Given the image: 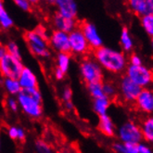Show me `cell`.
<instances>
[{
    "instance_id": "bcb514c9",
    "label": "cell",
    "mask_w": 153,
    "mask_h": 153,
    "mask_svg": "<svg viewBox=\"0 0 153 153\" xmlns=\"http://www.w3.org/2000/svg\"><path fill=\"white\" fill-rule=\"evenodd\" d=\"M0 45H2V43H1V37H0Z\"/></svg>"
},
{
    "instance_id": "7c38bea8",
    "label": "cell",
    "mask_w": 153,
    "mask_h": 153,
    "mask_svg": "<svg viewBox=\"0 0 153 153\" xmlns=\"http://www.w3.org/2000/svg\"><path fill=\"white\" fill-rule=\"evenodd\" d=\"M134 103L142 113L153 114V90L149 87L142 88Z\"/></svg>"
},
{
    "instance_id": "4316f807",
    "label": "cell",
    "mask_w": 153,
    "mask_h": 153,
    "mask_svg": "<svg viewBox=\"0 0 153 153\" xmlns=\"http://www.w3.org/2000/svg\"><path fill=\"white\" fill-rule=\"evenodd\" d=\"M5 47L7 48V54L22 59V52H21L20 47L15 41H8L7 43V45H5Z\"/></svg>"
},
{
    "instance_id": "d6a6232c",
    "label": "cell",
    "mask_w": 153,
    "mask_h": 153,
    "mask_svg": "<svg viewBox=\"0 0 153 153\" xmlns=\"http://www.w3.org/2000/svg\"><path fill=\"white\" fill-rule=\"evenodd\" d=\"M73 96H74L73 90H71L70 87H65L61 93V100H63V102L71 100H73Z\"/></svg>"
},
{
    "instance_id": "836d02e7",
    "label": "cell",
    "mask_w": 153,
    "mask_h": 153,
    "mask_svg": "<svg viewBox=\"0 0 153 153\" xmlns=\"http://www.w3.org/2000/svg\"><path fill=\"white\" fill-rule=\"evenodd\" d=\"M112 150L116 153H126L125 144L123 142H116L112 145Z\"/></svg>"
},
{
    "instance_id": "277c9868",
    "label": "cell",
    "mask_w": 153,
    "mask_h": 153,
    "mask_svg": "<svg viewBox=\"0 0 153 153\" xmlns=\"http://www.w3.org/2000/svg\"><path fill=\"white\" fill-rule=\"evenodd\" d=\"M79 71L81 78L86 85L103 81V69L95 59L86 58L83 59V61L80 63Z\"/></svg>"
},
{
    "instance_id": "8d00e7d4",
    "label": "cell",
    "mask_w": 153,
    "mask_h": 153,
    "mask_svg": "<svg viewBox=\"0 0 153 153\" xmlns=\"http://www.w3.org/2000/svg\"><path fill=\"white\" fill-rule=\"evenodd\" d=\"M65 75H66V73H64L63 71H61L60 69L57 68L54 70V77L57 81H61L65 78Z\"/></svg>"
},
{
    "instance_id": "b9f144b4",
    "label": "cell",
    "mask_w": 153,
    "mask_h": 153,
    "mask_svg": "<svg viewBox=\"0 0 153 153\" xmlns=\"http://www.w3.org/2000/svg\"><path fill=\"white\" fill-rule=\"evenodd\" d=\"M57 2V0H49V3H51V4H55Z\"/></svg>"
},
{
    "instance_id": "f6af8a7d",
    "label": "cell",
    "mask_w": 153,
    "mask_h": 153,
    "mask_svg": "<svg viewBox=\"0 0 153 153\" xmlns=\"http://www.w3.org/2000/svg\"><path fill=\"white\" fill-rule=\"evenodd\" d=\"M43 1H46V2H49V0H43Z\"/></svg>"
},
{
    "instance_id": "7402d4cb",
    "label": "cell",
    "mask_w": 153,
    "mask_h": 153,
    "mask_svg": "<svg viewBox=\"0 0 153 153\" xmlns=\"http://www.w3.org/2000/svg\"><path fill=\"white\" fill-rule=\"evenodd\" d=\"M120 44L123 51L129 52L134 48V39L127 28H123L120 35Z\"/></svg>"
},
{
    "instance_id": "d6986e66",
    "label": "cell",
    "mask_w": 153,
    "mask_h": 153,
    "mask_svg": "<svg viewBox=\"0 0 153 153\" xmlns=\"http://www.w3.org/2000/svg\"><path fill=\"white\" fill-rule=\"evenodd\" d=\"M143 139L147 143L153 144V115L147 117L140 125Z\"/></svg>"
},
{
    "instance_id": "60d3db41",
    "label": "cell",
    "mask_w": 153,
    "mask_h": 153,
    "mask_svg": "<svg viewBox=\"0 0 153 153\" xmlns=\"http://www.w3.org/2000/svg\"><path fill=\"white\" fill-rule=\"evenodd\" d=\"M147 2H148L149 6L152 8L153 7V0H147Z\"/></svg>"
},
{
    "instance_id": "ee69618b",
    "label": "cell",
    "mask_w": 153,
    "mask_h": 153,
    "mask_svg": "<svg viewBox=\"0 0 153 153\" xmlns=\"http://www.w3.org/2000/svg\"><path fill=\"white\" fill-rule=\"evenodd\" d=\"M0 150H1V137H0Z\"/></svg>"
},
{
    "instance_id": "ffe728a7",
    "label": "cell",
    "mask_w": 153,
    "mask_h": 153,
    "mask_svg": "<svg viewBox=\"0 0 153 153\" xmlns=\"http://www.w3.org/2000/svg\"><path fill=\"white\" fill-rule=\"evenodd\" d=\"M111 107V98H109L106 96L94 98L93 100V110L98 115H103L106 114L109 111Z\"/></svg>"
},
{
    "instance_id": "5bb4252c",
    "label": "cell",
    "mask_w": 153,
    "mask_h": 153,
    "mask_svg": "<svg viewBox=\"0 0 153 153\" xmlns=\"http://www.w3.org/2000/svg\"><path fill=\"white\" fill-rule=\"evenodd\" d=\"M57 7V12L68 18L76 19L78 15V5L76 0H57L54 4Z\"/></svg>"
},
{
    "instance_id": "44dd1931",
    "label": "cell",
    "mask_w": 153,
    "mask_h": 153,
    "mask_svg": "<svg viewBox=\"0 0 153 153\" xmlns=\"http://www.w3.org/2000/svg\"><path fill=\"white\" fill-rule=\"evenodd\" d=\"M3 87L5 91L10 96L16 97L22 91V86L17 78L5 77L3 80Z\"/></svg>"
},
{
    "instance_id": "1f68e13d",
    "label": "cell",
    "mask_w": 153,
    "mask_h": 153,
    "mask_svg": "<svg viewBox=\"0 0 153 153\" xmlns=\"http://www.w3.org/2000/svg\"><path fill=\"white\" fill-rule=\"evenodd\" d=\"M35 32H36L40 36H42L43 38L48 40V37H49V34L50 33L48 32V30L45 27L44 25H38L37 27H35V28L33 29Z\"/></svg>"
},
{
    "instance_id": "484cf974",
    "label": "cell",
    "mask_w": 153,
    "mask_h": 153,
    "mask_svg": "<svg viewBox=\"0 0 153 153\" xmlns=\"http://www.w3.org/2000/svg\"><path fill=\"white\" fill-rule=\"evenodd\" d=\"M87 91L89 95L94 98H97L105 96L103 91V83L102 82H95V83H90L86 85Z\"/></svg>"
},
{
    "instance_id": "8fae6325",
    "label": "cell",
    "mask_w": 153,
    "mask_h": 153,
    "mask_svg": "<svg viewBox=\"0 0 153 153\" xmlns=\"http://www.w3.org/2000/svg\"><path fill=\"white\" fill-rule=\"evenodd\" d=\"M79 28L82 30L91 49L94 50L103 46V39L101 38L97 26L94 23L85 21L80 24Z\"/></svg>"
},
{
    "instance_id": "cb8c5ba5",
    "label": "cell",
    "mask_w": 153,
    "mask_h": 153,
    "mask_svg": "<svg viewBox=\"0 0 153 153\" xmlns=\"http://www.w3.org/2000/svg\"><path fill=\"white\" fill-rule=\"evenodd\" d=\"M7 133L8 137L14 141L23 142L26 138V133L24 129L20 126H16V125H11L8 127Z\"/></svg>"
},
{
    "instance_id": "7dc6e473",
    "label": "cell",
    "mask_w": 153,
    "mask_h": 153,
    "mask_svg": "<svg viewBox=\"0 0 153 153\" xmlns=\"http://www.w3.org/2000/svg\"><path fill=\"white\" fill-rule=\"evenodd\" d=\"M152 12H153V7H152Z\"/></svg>"
},
{
    "instance_id": "603a6c76",
    "label": "cell",
    "mask_w": 153,
    "mask_h": 153,
    "mask_svg": "<svg viewBox=\"0 0 153 153\" xmlns=\"http://www.w3.org/2000/svg\"><path fill=\"white\" fill-rule=\"evenodd\" d=\"M71 53H58L56 59V65L57 68L63 71L64 73H68V71L71 67Z\"/></svg>"
},
{
    "instance_id": "7bdbcfd3",
    "label": "cell",
    "mask_w": 153,
    "mask_h": 153,
    "mask_svg": "<svg viewBox=\"0 0 153 153\" xmlns=\"http://www.w3.org/2000/svg\"><path fill=\"white\" fill-rule=\"evenodd\" d=\"M150 43H151V48H152V49H153V36H151V41H150Z\"/></svg>"
},
{
    "instance_id": "52a82bcc",
    "label": "cell",
    "mask_w": 153,
    "mask_h": 153,
    "mask_svg": "<svg viewBox=\"0 0 153 153\" xmlns=\"http://www.w3.org/2000/svg\"><path fill=\"white\" fill-rule=\"evenodd\" d=\"M24 65L21 58H17L10 54L0 59V74L4 78H17L21 74Z\"/></svg>"
},
{
    "instance_id": "ac0fdd59",
    "label": "cell",
    "mask_w": 153,
    "mask_h": 153,
    "mask_svg": "<svg viewBox=\"0 0 153 153\" xmlns=\"http://www.w3.org/2000/svg\"><path fill=\"white\" fill-rule=\"evenodd\" d=\"M13 25L14 21L7 10L4 0H0V28L7 31L11 29Z\"/></svg>"
},
{
    "instance_id": "d590c367",
    "label": "cell",
    "mask_w": 153,
    "mask_h": 153,
    "mask_svg": "<svg viewBox=\"0 0 153 153\" xmlns=\"http://www.w3.org/2000/svg\"><path fill=\"white\" fill-rule=\"evenodd\" d=\"M130 65H140V64H143L142 63V59L140 56L137 55V54H134V55H132L130 57Z\"/></svg>"
},
{
    "instance_id": "9c48e42d",
    "label": "cell",
    "mask_w": 153,
    "mask_h": 153,
    "mask_svg": "<svg viewBox=\"0 0 153 153\" xmlns=\"http://www.w3.org/2000/svg\"><path fill=\"white\" fill-rule=\"evenodd\" d=\"M142 90L138 85L134 83L131 79H129L126 75L123 76L119 84V92L123 98V100L127 103H133L136 100L138 94Z\"/></svg>"
},
{
    "instance_id": "ba28073f",
    "label": "cell",
    "mask_w": 153,
    "mask_h": 153,
    "mask_svg": "<svg viewBox=\"0 0 153 153\" xmlns=\"http://www.w3.org/2000/svg\"><path fill=\"white\" fill-rule=\"evenodd\" d=\"M70 53L77 56L85 55L90 51V46L79 27L69 33Z\"/></svg>"
},
{
    "instance_id": "c3c4849f",
    "label": "cell",
    "mask_w": 153,
    "mask_h": 153,
    "mask_svg": "<svg viewBox=\"0 0 153 153\" xmlns=\"http://www.w3.org/2000/svg\"><path fill=\"white\" fill-rule=\"evenodd\" d=\"M152 90H153V89H152Z\"/></svg>"
},
{
    "instance_id": "f546056e",
    "label": "cell",
    "mask_w": 153,
    "mask_h": 153,
    "mask_svg": "<svg viewBox=\"0 0 153 153\" xmlns=\"http://www.w3.org/2000/svg\"><path fill=\"white\" fill-rule=\"evenodd\" d=\"M104 95L109 98H113L117 94V88L111 83H103Z\"/></svg>"
},
{
    "instance_id": "ab89813d",
    "label": "cell",
    "mask_w": 153,
    "mask_h": 153,
    "mask_svg": "<svg viewBox=\"0 0 153 153\" xmlns=\"http://www.w3.org/2000/svg\"><path fill=\"white\" fill-rule=\"evenodd\" d=\"M28 1L31 3L32 6H34V5H37L41 1V0H28Z\"/></svg>"
},
{
    "instance_id": "9a60e30c",
    "label": "cell",
    "mask_w": 153,
    "mask_h": 153,
    "mask_svg": "<svg viewBox=\"0 0 153 153\" xmlns=\"http://www.w3.org/2000/svg\"><path fill=\"white\" fill-rule=\"evenodd\" d=\"M18 81L22 86V89H32L38 87V78L34 71L28 68L24 67L21 74L18 77Z\"/></svg>"
},
{
    "instance_id": "74e56055",
    "label": "cell",
    "mask_w": 153,
    "mask_h": 153,
    "mask_svg": "<svg viewBox=\"0 0 153 153\" xmlns=\"http://www.w3.org/2000/svg\"><path fill=\"white\" fill-rule=\"evenodd\" d=\"M64 108L68 111H73L74 110V104L73 103V101H71V100L65 101L64 102Z\"/></svg>"
},
{
    "instance_id": "7a4b0ae2",
    "label": "cell",
    "mask_w": 153,
    "mask_h": 153,
    "mask_svg": "<svg viewBox=\"0 0 153 153\" xmlns=\"http://www.w3.org/2000/svg\"><path fill=\"white\" fill-rule=\"evenodd\" d=\"M19 107L22 111L29 118L36 120L42 117L43 100L40 90L37 88L22 89V91L16 96Z\"/></svg>"
},
{
    "instance_id": "5b68a950",
    "label": "cell",
    "mask_w": 153,
    "mask_h": 153,
    "mask_svg": "<svg viewBox=\"0 0 153 153\" xmlns=\"http://www.w3.org/2000/svg\"><path fill=\"white\" fill-rule=\"evenodd\" d=\"M125 74L142 88L149 87L153 85V71L143 64L127 66Z\"/></svg>"
},
{
    "instance_id": "6da1fadb",
    "label": "cell",
    "mask_w": 153,
    "mask_h": 153,
    "mask_svg": "<svg viewBox=\"0 0 153 153\" xmlns=\"http://www.w3.org/2000/svg\"><path fill=\"white\" fill-rule=\"evenodd\" d=\"M94 59L101 68L111 74H122L127 67V59L125 54L118 49L101 46L94 49Z\"/></svg>"
},
{
    "instance_id": "f1b7e54d",
    "label": "cell",
    "mask_w": 153,
    "mask_h": 153,
    "mask_svg": "<svg viewBox=\"0 0 153 153\" xmlns=\"http://www.w3.org/2000/svg\"><path fill=\"white\" fill-rule=\"evenodd\" d=\"M6 107L8 111H10L12 112H17L20 110L19 107V102H18L17 97L14 96H10L7 97L6 100Z\"/></svg>"
},
{
    "instance_id": "f35d334b",
    "label": "cell",
    "mask_w": 153,
    "mask_h": 153,
    "mask_svg": "<svg viewBox=\"0 0 153 153\" xmlns=\"http://www.w3.org/2000/svg\"><path fill=\"white\" fill-rule=\"evenodd\" d=\"M7 54V48L3 45H0V59H2Z\"/></svg>"
},
{
    "instance_id": "8992f818",
    "label": "cell",
    "mask_w": 153,
    "mask_h": 153,
    "mask_svg": "<svg viewBox=\"0 0 153 153\" xmlns=\"http://www.w3.org/2000/svg\"><path fill=\"white\" fill-rule=\"evenodd\" d=\"M117 136L123 143H139L143 140L141 128L133 121H127L120 125Z\"/></svg>"
},
{
    "instance_id": "4dcf8cb0",
    "label": "cell",
    "mask_w": 153,
    "mask_h": 153,
    "mask_svg": "<svg viewBox=\"0 0 153 153\" xmlns=\"http://www.w3.org/2000/svg\"><path fill=\"white\" fill-rule=\"evenodd\" d=\"M16 7H18L21 10L24 12H29L32 10V5L28 0H12Z\"/></svg>"
},
{
    "instance_id": "e0dca14e",
    "label": "cell",
    "mask_w": 153,
    "mask_h": 153,
    "mask_svg": "<svg viewBox=\"0 0 153 153\" xmlns=\"http://www.w3.org/2000/svg\"><path fill=\"white\" fill-rule=\"evenodd\" d=\"M130 10L137 16H143L152 11V8L149 6L147 0H127Z\"/></svg>"
},
{
    "instance_id": "d4e9b609",
    "label": "cell",
    "mask_w": 153,
    "mask_h": 153,
    "mask_svg": "<svg viewBox=\"0 0 153 153\" xmlns=\"http://www.w3.org/2000/svg\"><path fill=\"white\" fill-rule=\"evenodd\" d=\"M140 24L145 32L149 36H153V12H149L140 17Z\"/></svg>"
},
{
    "instance_id": "83f0119b",
    "label": "cell",
    "mask_w": 153,
    "mask_h": 153,
    "mask_svg": "<svg viewBox=\"0 0 153 153\" xmlns=\"http://www.w3.org/2000/svg\"><path fill=\"white\" fill-rule=\"evenodd\" d=\"M34 148H35V150L39 153H50V152H52L51 146L48 142H46L45 140H42V139L35 141Z\"/></svg>"
},
{
    "instance_id": "3957f363",
    "label": "cell",
    "mask_w": 153,
    "mask_h": 153,
    "mask_svg": "<svg viewBox=\"0 0 153 153\" xmlns=\"http://www.w3.org/2000/svg\"><path fill=\"white\" fill-rule=\"evenodd\" d=\"M24 40L29 51L33 56L40 59H47L50 56L48 41L40 36L34 30L27 31L24 33Z\"/></svg>"
},
{
    "instance_id": "2e32d148",
    "label": "cell",
    "mask_w": 153,
    "mask_h": 153,
    "mask_svg": "<svg viewBox=\"0 0 153 153\" xmlns=\"http://www.w3.org/2000/svg\"><path fill=\"white\" fill-rule=\"evenodd\" d=\"M97 129L100 132L108 137H112L115 136L116 133V127L114 125V123L111 117L106 114L100 115V120H98Z\"/></svg>"
},
{
    "instance_id": "4fadbf2b",
    "label": "cell",
    "mask_w": 153,
    "mask_h": 153,
    "mask_svg": "<svg viewBox=\"0 0 153 153\" xmlns=\"http://www.w3.org/2000/svg\"><path fill=\"white\" fill-rule=\"evenodd\" d=\"M52 25L54 29H57L65 33H71L74 31L75 28L78 27L76 19H73V18H68L63 15L59 14V12H56L51 18Z\"/></svg>"
},
{
    "instance_id": "e575fe53",
    "label": "cell",
    "mask_w": 153,
    "mask_h": 153,
    "mask_svg": "<svg viewBox=\"0 0 153 153\" xmlns=\"http://www.w3.org/2000/svg\"><path fill=\"white\" fill-rule=\"evenodd\" d=\"M137 151H138V153H150L152 150L148 144L142 143V141H141L137 144Z\"/></svg>"
},
{
    "instance_id": "30bf717a",
    "label": "cell",
    "mask_w": 153,
    "mask_h": 153,
    "mask_svg": "<svg viewBox=\"0 0 153 153\" xmlns=\"http://www.w3.org/2000/svg\"><path fill=\"white\" fill-rule=\"evenodd\" d=\"M49 47L57 53H70L69 33L54 29L48 37Z\"/></svg>"
}]
</instances>
